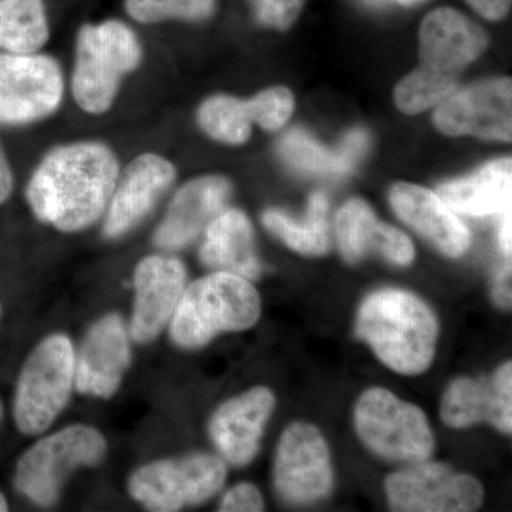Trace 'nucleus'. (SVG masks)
Segmentation results:
<instances>
[{"label": "nucleus", "mask_w": 512, "mask_h": 512, "mask_svg": "<svg viewBox=\"0 0 512 512\" xmlns=\"http://www.w3.org/2000/svg\"><path fill=\"white\" fill-rule=\"evenodd\" d=\"M355 426L365 446L387 460L420 463L436 447L423 410L382 387L367 390L360 396Z\"/></svg>", "instance_id": "6"}, {"label": "nucleus", "mask_w": 512, "mask_h": 512, "mask_svg": "<svg viewBox=\"0 0 512 512\" xmlns=\"http://www.w3.org/2000/svg\"><path fill=\"white\" fill-rule=\"evenodd\" d=\"M356 333L394 372L420 375L436 356L439 322L414 293L383 289L360 306Z\"/></svg>", "instance_id": "2"}, {"label": "nucleus", "mask_w": 512, "mask_h": 512, "mask_svg": "<svg viewBox=\"0 0 512 512\" xmlns=\"http://www.w3.org/2000/svg\"><path fill=\"white\" fill-rule=\"evenodd\" d=\"M13 191V173L8 157L0 144V205L9 200Z\"/></svg>", "instance_id": "36"}, {"label": "nucleus", "mask_w": 512, "mask_h": 512, "mask_svg": "<svg viewBox=\"0 0 512 512\" xmlns=\"http://www.w3.org/2000/svg\"><path fill=\"white\" fill-rule=\"evenodd\" d=\"M0 413H2V412H0Z\"/></svg>", "instance_id": "41"}, {"label": "nucleus", "mask_w": 512, "mask_h": 512, "mask_svg": "<svg viewBox=\"0 0 512 512\" xmlns=\"http://www.w3.org/2000/svg\"><path fill=\"white\" fill-rule=\"evenodd\" d=\"M441 419L451 429H467L487 421L495 429L512 431V363H504L491 376L458 377L441 402Z\"/></svg>", "instance_id": "16"}, {"label": "nucleus", "mask_w": 512, "mask_h": 512, "mask_svg": "<svg viewBox=\"0 0 512 512\" xmlns=\"http://www.w3.org/2000/svg\"><path fill=\"white\" fill-rule=\"evenodd\" d=\"M275 406L271 390L254 387L215 410L210 421V436L228 463L242 467L254 460Z\"/></svg>", "instance_id": "19"}, {"label": "nucleus", "mask_w": 512, "mask_h": 512, "mask_svg": "<svg viewBox=\"0 0 512 512\" xmlns=\"http://www.w3.org/2000/svg\"><path fill=\"white\" fill-rule=\"evenodd\" d=\"M493 298L495 303L501 308H511V265L504 266L498 274L495 275Z\"/></svg>", "instance_id": "35"}, {"label": "nucleus", "mask_w": 512, "mask_h": 512, "mask_svg": "<svg viewBox=\"0 0 512 512\" xmlns=\"http://www.w3.org/2000/svg\"><path fill=\"white\" fill-rule=\"evenodd\" d=\"M367 147H369V134L363 128H355V130L349 131L345 138L340 141L338 150L343 158L352 167H355L360 157L366 153Z\"/></svg>", "instance_id": "33"}, {"label": "nucleus", "mask_w": 512, "mask_h": 512, "mask_svg": "<svg viewBox=\"0 0 512 512\" xmlns=\"http://www.w3.org/2000/svg\"><path fill=\"white\" fill-rule=\"evenodd\" d=\"M232 185L221 175H204L188 181L168 205L153 242L164 251H180L192 244L227 207Z\"/></svg>", "instance_id": "17"}, {"label": "nucleus", "mask_w": 512, "mask_h": 512, "mask_svg": "<svg viewBox=\"0 0 512 512\" xmlns=\"http://www.w3.org/2000/svg\"><path fill=\"white\" fill-rule=\"evenodd\" d=\"M390 204L404 224L450 258L466 254L471 244L467 225L437 192L409 183L394 184Z\"/></svg>", "instance_id": "20"}, {"label": "nucleus", "mask_w": 512, "mask_h": 512, "mask_svg": "<svg viewBox=\"0 0 512 512\" xmlns=\"http://www.w3.org/2000/svg\"><path fill=\"white\" fill-rule=\"evenodd\" d=\"M8 511V503H6L5 497L0 494V512Z\"/></svg>", "instance_id": "39"}, {"label": "nucleus", "mask_w": 512, "mask_h": 512, "mask_svg": "<svg viewBox=\"0 0 512 512\" xmlns=\"http://www.w3.org/2000/svg\"><path fill=\"white\" fill-rule=\"evenodd\" d=\"M262 224L298 254L319 256L329 251V201L323 192L311 195L302 221L281 210H268L262 215Z\"/></svg>", "instance_id": "24"}, {"label": "nucleus", "mask_w": 512, "mask_h": 512, "mask_svg": "<svg viewBox=\"0 0 512 512\" xmlns=\"http://www.w3.org/2000/svg\"><path fill=\"white\" fill-rule=\"evenodd\" d=\"M390 510L402 512H470L483 503L480 481L444 464L421 463L386 480Z\"/></svg>", "instance_id": "11"}, {"label": "nucleus", "mask_w": 512, "mask_h": 512, "mask_svg": "<svg viewBox=\"0 0 512 512\" xmlns=\"http://www.w3.org/2000/svg\"><path fill=\"white\" fill-rule=\"evenodd\" d=\"M276 491L292 504H311L333 490V467L325 437L313 424L286 427L276 450Z\"/></svg>", "instance_id": "10"}, {"label": "nucleus", "mask_w": 512, "mask_h": 512, "mask_svg": "<svg viewBox=\"0 0 512 512\" xmlns=\"http://www.w3.org/2000/svg\"><path fill=\"white\" fill-rule=\"evenodd\" d=\"M437 194L458 214L470 217L503 214L511 207L512 161L500 158L476 173L441 184Z\"/></svg>", "instance_id": "23"}, {"label": "nucleus", "mask_w": 512, "mask_h": 512, "mask_svg": "<svg viewBox=\"0 0 512 512\" xmlns=\"http://www.w3.org/2000/svg\"><path fill=\"white\" fill-rule=\"evenodd\" d=\"M137 33L121 20L87 23L80 28L74 52L73 99L84 113L110 111L121 83L143 63Z\"/></svg>", "instance_id": "3"}, {"label": "nucleus", "mask_w": 512, "mask_h": 512, "mask_svg": "<svg viewBox=\"0 0 512 512\" xmlns=\"http://www.w3.org/2000/svg\"><path fill=\"white\" fill-rule=\"evenodd\" d=\"M434 124L446 136L511 141V79H493L454 92L434 111Z\"/></svg>", "instance_id": "12"}, {"label": "nucleus", "mask_w": 512, "mask_h": 512, "mask_svg": "<svg viewBox=\"0 0 512 512\" xmlns=\"http://www.w3.org/2000/svg\"><path fill=\"white\" fill-rule=\"evenodd\" d=\"M336 238L340 254L356 264L370 252H377L394 265L407 266L414 259L413 242L400 229L377 220L369 204L352 198L336 217Z\"/></svg>", "instance_id": "21"}, {"label": "nucleus", "mask_w": 512, "mask_h": 512, "mask_svg": "<svg viewBox=\"0 0 512 512\" xmlns=\"http://www.w3.org/2000/svg\"><path fill=\"white\" fill-rule=\"evenodd\" d=\"M197 123L208 137L227 146H242L252 134L248 100L215 94L198 107Z\"/></svg>", "instance_id": "26"}, {"label": "nucleus", "mask_w": 512, "mask_h": 512, "mask_svg": "<svg viewBox=\"0 0 512 512\" xmlns=\"http://www.w3.org/2000/svg\"><path fill=\"white\" fill-rule=\"evenodd\" d=\"M457 87V79L441 76L419 66L397 84L394 90V103L402 113L413 116L439 106L441 101L456 92Z\"/></svg>", "instance_id": "28"}, {"label": "nucleus", "mask_w": 512, "mask_h": 512, "mask_svg": "<svg viewBox=\"0 0 512 512\" xmlns=\"http://www.w3.org/2000/svg\"><path fill=\"white\" fill-rule=\"evenodd\" d=\"M261 316V298L249 279L217 271L185 289L170 322L175 345L198 349L224 332L252 328Z\"/></svg>", "instance_id": "4"}, {"label": "nucleus", "mask_w": 512, "mask_h": 512, "mask_svg": "<svg viewBox=\"0 0 512 512\" xmlns=\"http://www.w3.org/2000/svg\"><path fill=\"white\" fill-rule=\"evenodd\" d=\"M130 339L119 315L104 316L94 323L74 360V384L87 396L110 399L119 390L130 366Z\"/></svg>", "instance_id": "15"}, {"label": "nucleus", "mask_w": 512, "mask_h": 512, "mask_svg": "<svg viewBox=\"0 0 512 512\" xmlns=\"http://www.w3.org/2000/svg\"><path fill=\"white\" fill-rule=\"evenodd\" d=\"M225 478L227 467L221 458L191 454L138 468L130 478L128 490L147 510L180 511L187 505L210 500L221 490Z\"/></svg>", "instance_id": "8"}, {"label": "nucleus", "mask_w": 512, "mask_h": 512, "mask_svg": "<svg viewBox=\"0 0 512 512\" xmlns=\"http://www.w3.org/2000/svg\"><path fill=\"white\" fill-rule=\"evenodd\" d=\"M396 2L403 6H413L417 5V3L424 2V0H396Z\"/></svg>", "instance_id": "38"}, {"label": "nucleus", "mask_w": 512, "mask_h": 512, "mask_svg": "<svg viewBox=\"0 0 512 512\" xmlns=\"http://www.w3.org/2000/svg\"><path fill=\"white\" fill-rule=\"evenodd\" d=\"M74 360L73 343L64 335L49 336L33 350L20 373L13 409L22 433H43L63 412L72 394Z\"/></svg>", "instance_id": "5"}, {"label": "nucleus", "mask_w": 512, "mask_h": 512, "mask_svg": "<svg viewBox=\"0 0 512 512\" xmlns=\"http://www.w3.org/2000/svg\"><path fill=\"white\" fill-rule=\"evenodd\" d=\"M264 498L254 484L241 483L225 494L222 498L220 511L224 512H256L264 511Z\"/></svg>", "instance_id": "32"}, {"label": "nucleus", "mask_w": 512, "mask_h": 512, "mask_svg": "<svg viewBox=\"0 0 512 512\" xmlns=\"http://www.w3.org/2000/svg\"><path fill=\"white\" fill-rule=\"evenodd\" d=\"M279 156L286 164L305 174L339 177L352 170V165L343 158L339 150H329L306 131H288L279 141Z\"/></svg>", "instance_id": "27"}, {"label": "nucleus", "mask_w": 512, "mask_h": 512, "mask_svg": "<svg viewBox=\"0 0 512 512\" xmlns=\"http://www.w3.org/2000/svg\"><path fill=\"white\" fill-rule=\"evenodd\" d=\"M177 178V168L157 153H143L120 171L104 220V237L117 239L133 231L156 208Z\"/></svg>", "instance_id": "13"}, {"label": "nucleus", "mask_w": 512, "mask_h": 512, "mask_svg": "<svg viewBox=\"0 0 512 512\" xmlns=\"http://www.w3.org/2000/svg\"><path fill=\"white\" fill-rule=\"evenodd\" d=\"M106 448V440L93 427H66L37 441L23 454L16 468V488L33 503L50 507L56 503L60 488L72 471L99 464Z\"/></svg>", "instance_id": "7"}, {"label": "nucleus", "mask_w": 512, "mask_h": 512, "mask_svg": "<svg viewBox=\"0 0 512 512\" xmlns=\"http://www.w3.org/2000/svg\"><path fill=\"white\" fill-rule=\"evenodd\" d=\"M187 285V269L174 256L151 255L137 265L134 272L133 318L131 338L150 343L171 322Z\"/></svg>", "instance_id": "14"}, {"label": "nucleus", "mask_w": 512, "mask_h": 512, "mask_svg": "<svg viewBox=\"0 0 512 512\" xmlns=\"http://www.w3.org/2000/svg\"><path fill=\"white\" fill-rule=\"evenodd\" d=\"M252 121L266 131H278L291 119L295 101L286 87L262 90L248 100Z\"/></svg>", "instance_id": "30"}, {"label": "nucleus", "mask_w": 512, "mask_h": 512, "mask_svg": "<svg viewBox=\"0 0 512 512\" xmlns=\"http://www.w3.org/2000/svg\"><path fill=\"white\" fill-rule=\"evenodd\" d=\"M124 8L134 22L143 25L167 20L201 22L214 12L215 0H126Z\"/></svg>", "instance_id": "29"}, {"label": "nucleus", "mask_w": 512, "mask_h": 512, "mask_svg": "<svg viewBox=\"0 0 512 512\" xmlns=\"http://www.w3.org/2000/svg\"><path fill=\"white\" fill-rule=\"evenodd\" d=\"M255 18L266 28L286 30L301 15L305 0H252Z\"/></svg>", "instance_id": "31"}, {"label": "nucleus", "mask_w": 512, "mask_h": 512, "mask_svg": "<svg viewBox=\"0 0 512 512\" xmlns=\"http://www.w3.org/2000/svg\"><path fill=\"white\" fill-rule=\"evenodd\" d=\"M62 66L50 55L0 53V124L26 126L62 107Z\"/></svg>", "instance_id": "9"}, {"label": "nucleus", "mask_w": 512, "mask_h": 512, "mask_svg": "<svg viewBox=\"0 0 512 512\" xmlns=\"http://www.w3.org/2000/svg\"><path fill=\"white\" fill-rule=\"evenodd\" d=\"M477 23L450 8L433 10L420 26V67L457 79L487 47Z\"/></svg>", "instance_id": "18"}, {"label": "nucleus", "mask_w": 512, "mask_h": 512, "mask_svg": "<svg viewBox=\"0 0 512 512\" xmlns=\"http://www.w3.org/2000/svg\"><path fill=\"white\" fill-rule=\"evenodd\" d=\"M49 39V19L43 0H0V50L3 53H37Z\"/></svg>", "instance_id": "25"}, {"label": "nucleus", "mask_w": 512, "mask_h": 512, "mask_svg": "<svg viewBox=\"0 0 512 512\" xmlns=\"http://www.w3.org/2000/svg\"><path fill=\"white\" fill-rule=\"evenodd\" d=\"M500 247L505 255H511V207L503 212V221L500 225Z\"/></svg>", "instance_id": "37"}, {"label": "nucleus", "mask_w": 512, "mask_h": 512, "mask_svg": "<svg viewBox=\"0 0 512 512\" xmlns=\"http://www.w3.org/2000/svg\"><path fill=\"white\" fill-rule=\"evenodd\" d=\"M119 175L113 148L74 141L47 151L30 177L26 198L37 220L72 234L103 217Z\"/></svg>", "instance_id": "1"}, {"label": "nucleus", "mask_w": 512, "mask_h": 512, "mask_svg": "<svg viewBox=\"0 0 512 512\" xmlns=\"http://www.w3.org/2000/svg\"><path fill=\"white\" fill-rule=\"evenodd\" d=\"M202 264L215 271L251 279L259 278L262 265L256 255L254 228L244 212L227 210L205 229L200 249Z\"/></svg>", "instance_id": "22"}, {"label": "nucleus", "mask_w": 512, "mask_h": 512, "mask_svg": "<svg viewBox=\"0 0 512 512\" xmlns=\"http://www.w3.org/2000/svg\"><path fill=\"white\" fill-rule=\"evenodd\" d=\"M0 313H2V306H0Z\"/></svg>", "instance_id": "40"}, {"label": "nucleus", "mask_w": 512, "mask_h": 512, "mask_svg": "<svg viewBox=\"0 0 512 512\" xmlns=\"http://www.w3.org/2000/svg\"><path fill=\"white\" fill-rule=\"evenodd\" d=\"M467 3L488 20L503 19L511 8V0H467Z\"/></svg>", "instance_id": "34"}]
</instances>
